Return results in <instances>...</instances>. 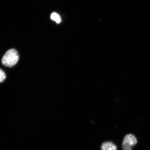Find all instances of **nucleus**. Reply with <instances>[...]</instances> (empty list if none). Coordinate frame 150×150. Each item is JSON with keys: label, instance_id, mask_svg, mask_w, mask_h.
<instances>
[{"label": "nucleus", "instance_id": "f257e3e1", "mask_svg": "<svg viewBox=\"0 0 150 150\" xmlns=\"http://www.w3.org/2000/svg\"><path fill=\"white\" fill-rule=\"evenodd\" d=\"M19 55L16 50L12 49L7 51L2 59V63L5 66L12 67L16 65L18 61Z\"/></svg>", "mask_w": 150, "mask_h": 150}, {"label": "nucleus", "instance_id": "f03ea898", "mask_svg": "<svg viewBox=\"0 0 150 150\" xmlns=\"http://www.w3.org/2000/svg\"><path fill=\"white\" fill-rule=\"evenodd\" d=\"M137 143L136 138L134 135L127 134L124 138L122 147L123 150H131L133 146Z\"/></svg>", "mask_w": 150, "mask_h": 150}, {"label": "nucleus", "instance_id": "7ed1b4c3", "mask_svg": "<svg viewBox=\"0 0 150 150\" xmlns=\"http://www.w3.org/2000/svg\"><path fill=\"white\" fill-rule=\"evenodd\" d=\"M102 150H117V147L111 142H105L101 146Z\"/></svg>", "mask_w": 150, "mask_h": 150}, {"label": "nucleus", "instance_id": "20e7f679", "mask_svg": "<svg viewBox=\"0 0 150 150\" xmlns=\"http://www.w3.org/2000/svg\"><path fill=\"white\" fill-rule=\"evenodd\" d=\"M52 20L54 21L56 23H59L61 21L60 16L56 13H53L51 15L50 17Z\"/></svg>", "mask_w": 150, "mask_h": 150}, {"label": "nucleus", "instance_id": "39448f33", "mask_svg": "<svg viewBox=\"0 0 150 150\" xmlns=\"http://www.w3.org/2000/svg\"><path fill=\"white\" fill-rule=\"evenodd\" d=\"M6 78V75L3 70L0 69V83L3 82Z\"/></svg>", "mask_w": 150, "mask_h": 150}]
</instances>
